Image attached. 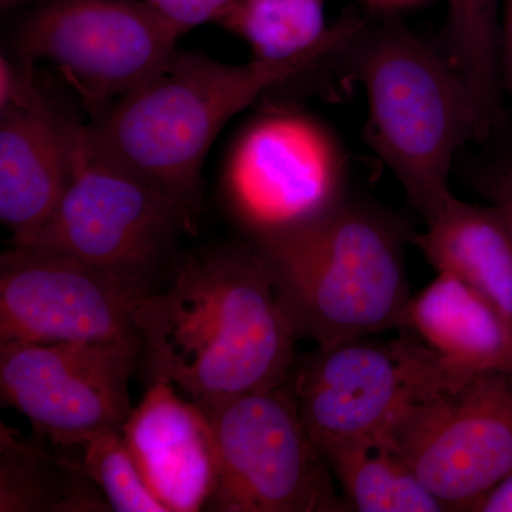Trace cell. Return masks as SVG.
Masks as SVG:
<instances>
[{"label":"cell","mask_w":512,"mask_h":512,"mask_svg":"<svg viewBox=\"0 0 512 512\" xmlns=\"http://www.w3.org/2000/svg\"><path fill=\"white\" fill-rule=\"evenodd\" d=\"M141 366L202 409L284 386L296 336L251 244L218 245L181 262L136 312Z\"/></svg>","instance_id":"obj_1"},{"label":"cell","mask_w":512,"mask_h":512,"mask_svg":"<svg viewBox=\"0 0 512 512\" xmlns=\"http://www.w3.org/2000/svg\"><path fill=\"white\" fill-rule=\"evenodd\" d=\"M362 20L345 13L322 45L284 62L232 66L177 50L150 82L90 113L87 133L103 156L197 220L202 165L222 128L268 90L338 59Z\"/></svg>","instance_id":"obj_2"},{"label":"cell","mask_w":512,"mask_h":512,"mask_svg":"<svg viewBox=\"0 0 512 512\" xmlns=\"http://www.w3.org/2000/svg\"><path fill=\"white\" fill-rule=\"evenodd\" d=\"M366 16L342 59L365 89L366 143L430 224L453 200L458 150L484 140L470 93L439 49L394 15Z\"/></svg>","instance_id":"obj_3"},{"label":"cell","mask_w":512,"mask_h":512,"mask_svg":"<svg viewBox=\"0 0 512 512\" xmlns=\"http://www.w3.org/2000/svg\"><path fill=\"white\" fill-rule=\"evenodd\" d=\"M409 234L392 215L348 200L305 227L249 244L296 339L329 349L402 328L412 299L404 262Z\"/></svg>","instance_id":"obj_4"},{"label":"cell","mask_w":512,"mask_h":512,"mask_svg":"<svg viewBox=\"0 0 512 512\" xmlns=\"http://www.w3.org/2000/svg\"><path fill=\"white\" fill-rule=\"evenodd\" d=\"M342 141L318 117L265 110L232 141L222 171L229 212L251 241L318 221L349 200Z\"/></svg>","instance_id":"obj_5"},{"label":"cell","mask_w":512,"mask_h":512,"mask_svg":"<svg viewBox=\"0 0 512 512\" xmlns=\"http://www.w3.org/2000/svg\"><path fill=\"white\" fill-rule=\"evenodd\" d=\"M72 180L53 217L28 247L150 282L197 220L177 202L100 153L86 123L66 113Z\"/></svg>","instance_id":"obj_6"},{"label":"cell","mask_w":512,"mask_h":512,"mask_svg":"<svg viewBox=\"0 0 512 512\" xmlns=\"http://www.w3.org/2000/svg\"><path fill=\"white\" fill-rule=\"evenodd\" d=\"M184 35L143 0H45L26 9L10 45L26 66L57 64L90 114L163 72Z\"/></svg>","instance_id":"obj_7"},{"label":"cell","mask_w":512,"mask_h":512,"mask_svg":"<svg viewBox=\"0 0 512 512\" xmlns=\"http://www.w3.org/2000/svg\"><path fill=\"white\" fill-rule=\"evenodd\" d=\"M205 412L217 446V478L205 511H345L286 383Z\"/></svg>","instance_id":"obj_8"},{"label":"cell","mask_w":512,"mask_h":512,"mask_svg":"<svg viewBox=\"0 0 512 512\" xmlns=\"http://www.w3.org/2000/svg\"><path fill=\"white\" fill-rule=\"evenodd\" d=\"M453 382L437 356L403 330L400 338L349 340L303 357L286 386L320 453L346 441L386 436L404 410Z\"/></svg>","instance_id":"obj_9"},{"label":"cell","mask_w":512,"mask_h":512,"mask_svg":"<svg viewBox=\"0 0 512 512\" xmlns=\"http://www.w3.org/2000/svg\"><path fill=\"white\" fill-rule=\"evenodd\" d=\"M386 439L447 511H467L512 471V373L437 387Z\"/></svg>","instance_id":"obj_10"},{"label":"cell","mask_w":512,"mask_h":512,"mask_svg":"<svg viewBox=\"0 0 512 512\" xmlns=\"http://www.w3.org/2000/svg\"><path fill=\"white\" fill-rule=\"evenodd\" d=\"M141 340H72L0 346V399L60 447L121 430Z\"/></svg>","instance_id":"obj_11"},{"label":"cell","mask_w":512,"mask_h":512,"mask_svg":"<svg viewBox=\"0 0 512 512\" xmlns=\"http://www.w3.org/2000/svg\"><path fill=\"white\" fill-rule=\"evenodd\" d=\"M150 282L28 245L0 256V346L140 339Z\"/></svg>","instance_id":"obj_12"},{"label":"cell","mask_w":512,"mask_h":512,"mask_svg":"<svg viewBox=\"0 0 512 512\" xmlns=\"http://www.w3.org/2000/svg\"><path fill=\"white\" fill-rule=\"evenodd\" d=\"M151 490L170 512L202 511L217 478L210 416L168 383H151L121 427Z\"/></svg>","instance_id":"obj_13"},{"label":"cell","mask_w":512,"mask_h":512,"mask_svg":"<svg viewBox=\"0 0 512 512\" xmlns=\"http://www.w3.org/2000/svg\"><path fill=\"white\" fill-rule=\"evenodd\" d=\"M72 180L66 111L0 113V221L28 245L53 217Z\"/></svg>","instance_id":"obj_14"},{"label":"cell","mask_w":512,"mask_h":512,"mask_svg":"<svg viewBox=\"0 0 512 512\" xmlns=\"http://www.w3.org/2000/svg\"><path fill=\"white\" fill-rule=\"evenodd\" d=\"M402 330L420 339L450 379L512 373V326L463 279L439 272L404 313Z\"/></svg>","instance_id":"obj_15"},{"label":"cell","mask_w":512,"mask_h":512,"mask_svg":"<svg viewBox=\"0 0 512 512\" xmlns=\"http://www.w3.org/2000/svg\"><path fill=\"white\" fill-rule=\"evenodd\" d=\"M413 241L437 272L483 293L512 326V234L497 208L453 197Z\"/></svg>","instance_id":"obj_16"},{"label":"cell","mask_w":512,"mask_h":512,"mask_svg":"<svg viewBox=\"0 0 512 512\" xmlns=\"http://www.w3.org/2000/svg\"><path fill=\"white\" fill-rule=\"evenodd\" d=\"M322 456L339 480L345 511H447L386 436L346 441Z\"/></svg>","instance_id":"obj_17"},{"label":"cell","mask_w":512,"mask_h":512,"mask_svg":"<svg viewBox=\"0 0 512 512\" xmlns=\"http://www.w3.org/2000/svg\"><path fill=\"white\" fill-rule=\"evenodd\" d=\"M504 0H447L439 50L476 104L485 137L503 101Z\"/></svg>","instance_id":"obj_18"},{"label":"cell","mask_w":512,"mask_h":512,"mask_svg":"<svg viewBox=\"0 0 512 512\" xmlns=\"http://www.w3.org/2000/svg\"><path fill=\"white\" fill-rule=\"evenodd\" d=\"M82 458L50 453L0 423V512H67Z\"/></svg>","instance_id":"obj_19"},{"label":"cell","mask_w":512,"mask_h":512,"mask_svg":"<svg viewBox=\"0 0 512 512\" xmlns=\"http://www.w3.org/2000/svg\"><path fill=\"white\" fill-rule=\"evenodd\" d=\"M220 26L242 37L254 59L272 62L311 52L333 28L325 0H238Z\"/></svg>","instance_id":"obj_20"},{"label":"cell","mask_w":512,"mask_h":512,"mask_svg":"<svg viewBox=\"0 0 512 512\" xmlns=\"http://www.w3.org/2000/svg\"><path fill=\"white\" fill-rule=\"evenodd\" d=\"M82 461L116 512H170L138 467L121 430H107L83 444Z\"/></svg>","instance_id":"obj_21"},{"label":"cell","mask_w":512,"mask_h":512,"mask_svg":"<svg viewBox=\"0 0 512 512\" xmlns=\"http://www.w3.org/2000/svg\"><path fill=\"white\" fill-rule=\"evenodd\" d=\"M53 101L37 80L35 66L0 56V113L10 110H42Z\"/></svg>","instance_id":"obj_22"},{"label":"cell","mask_w":512,"mask_h":512,"mask_svg":"<svg viewBox=\"0 0 512 512\" xmlns=\"http://www.w3.org/2000/svg\"><path fill=\"white\" fill-rule=\"evenodd\" d=\"M158 15L185 33L204 23L220 25L238 0H143Z\"/></svg>","instance_id":"obj_23"},{"label":"cell","mask_w":512,"mask_h":512,"mask_svg":"<svg viewBox=\"0 0 512 512\" xmlns=\"http://www.w3.org/2000/svg\"><path fill=\"white\" fill-rule=\"evenodd\" d=\"M477 188L501 212L512 234V156L497 161L478 175Z\"/></svg>","instance_id":"obj_24"},{"label":"cell","mask_w":512,"mask_h":512,"mask_svg":"<svg viewBox=\"0 0 512 512\" xmlns=\"http://www.w3.org/2000/svg\"><path fill=\"white\" fill-rule=\"evenodd\" d=\"M471 512H512V471L468 507Z\"/></svg>","instance_id":"obj_25"},{"label":"cell","mask_w":512,"mask_h":512,"mask_svg":"<svg viewBox=\"0 0 512 512\" xmlns=\"http://www.w3.org/2000/svg\"><path fill=\"white\" fill-rule=\"evenodd\" d=\"M503 79L512 97V0L503 3V45H501Z\"/></svg>","instance_id":"obj_26"},{"label":"cell","mask_w":512,"mask_h":512,"mask_svg":"<svg viewBox=\"0 0 512 512\" xmlns=\"http://www.w3.org/2000/svg\"><path fill=\"white\" fill-rule=\"evenodd\" d=\"M372 15H394L397 10L409 8L424 0H365Z\"/></svg>","instance_id":"obj_27"},{"label":"cell","mask_w":512,"mask_h":512,"mask_svg":"<svg viewBox=\"0 0 512 512\" xmlns=\"http://www.w3.org/2000/svg\"><path fill=\"white\" fill-rule=\"evenodd\" d=\"M42 2L45 0H0V8L2 12H13V10L28 9Z\"/></svg>","instance_id":"obj_28"}]
</instances>
